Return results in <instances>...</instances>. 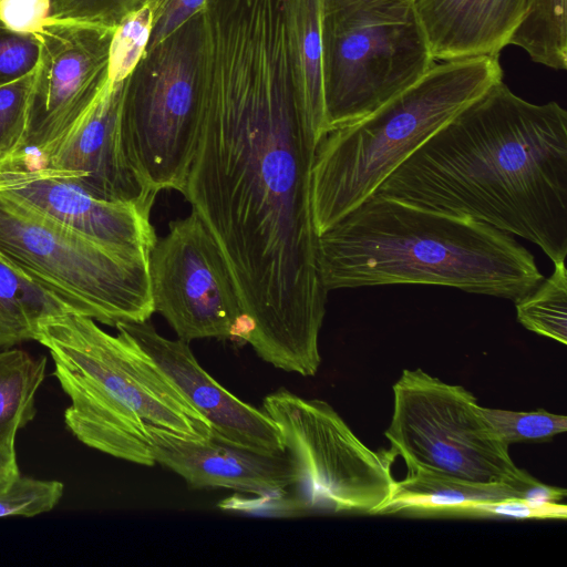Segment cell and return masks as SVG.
<instances>
[{
  "mask_svg": "<svg viewBox=\"0 0 567 567\" xmlns=\"http://www.w3.org/2000/svg\"><path fill=\"white\" fill-rule=\"evenodd\" d=\"M509 44L554 70L567 68V0H527L526 14Z\"/></svg>",
  "mask_w": 567,
  "mask_h": 567,
  "instance_id": "obj_22",
  "label": "cell"
},
{
  "mask_svg": "<svg viewBox=\"0 0 567 567\" xmlns=\"http://www.w3.org/2000/svg\"><path fill=\"white\" fill-rule=\"evenodd\" d=\"M124 81H109L78 120L40 156L42 164L79 174L93 196L152 208V192L132 166L123 142Z\"/></svg>",
  "mask_w": 567,
  "mask_h": 567,
  "instance_id": "obj_13",
  "label": "cell"
},
{
  "mask_svg": "<svg viewBox=\"0 0 567 567\" xmlns=\"http://www.w3.org/2000/svg\"><path fill=\"white\" fill-rule=\"evenodd\" d=\"M60 312L53 298L0 258V349L34 340L39 319Z\"/></svg>",
  "mask_w": 567,
  "mask_h": 567,
  "instance_id": "obj_21",
  "label": "cell"
},
{
  "mask_svg": "<svg viewBox=\"0 0 567 567\" xmlns=\"http://www.w3.org/2000/svg\"><path fill=\"white\" fill-rule=\"evenodd\" d=\"M63 492L64 485L59 481L38 480L20 474L0 491V517H31L50 512L59 503Z\"/></svg>",
  "mask_w": 567,
  "mask_h": 567,
  "instance_id": "obj_27",
  "label": "cell"
},
{
  "mask_svg": "<svg viewBox=\"0 0 567 567\" xmlns=\"http://www.w3.org/2000/svg\"><path fill=\"white\" fill-rule=\"evenodd\" d=\"M321 34L327 132L372 113L436 62L412 6H322Z\"/></svg>",
  "mask_w": 567,
  "mask_h": 567,
  "instance_id": "obj_10",
  "label": "cell"
},
{
  "mask_svg": "<svg viewBox=\"0 0 567 567\" xmlns=\"http://www.w3.org/2000/svg\"><path fill=\"white\" fill-rule=\"evenodd\" d=\"M322 0H292L290 58L296 90L317 141L327 132L323 61Z\"/></svg>",
  "mask_w": 567,
  "mask_h": 567,
  "instance_id": "obj_19",
  "label": "cell"
},
{
  "mask_svg": "<svg viewBox=\"0 0 567 567\" xmlns=\"http://www.w3.org/2000/svg\"><path fill=\"white\" fill-rule=\"evenodd\" d=\"M146 429L155 463L192 488H228L272 501L286 496L298 481L286 451H259L214 433L197 440L147 423Z\"/></svg>",
  "mask_w": 567,
  "mask_h": 567,
  "instance_id": "obj_14",
  "label": "cell"
},
{
  "mask_svg": "<svg viewBox=\"0 0 567 567\" xmlns=\"http://www.w3.org/2000/svg\"><path fill=\"white\" fill-rule=\"evenodd\" d=\"M38 55L35 34L13 31L0 21V85L32 72Z\"/></svg>",
  "mask_w": 567,
  "mask_h": 567,
  "instance_id": "obj_29",
  "label": "cell"
},
{
  "mask_svg": "<svg viewBox=\"0 0 567 567\" xmlns=\"http://www.w3.org/2000/svg\"><path fill=\"white\" fill-rule=\"evenodd\" d=\"M45 368V357L21 349L0 351V452L16 453L18 431L35 416V394Z\"/></svg>",
  "mask_w": 567,
  "mask_h": 567,
  "instance_id": "obj_20",
  "label": "cell"
},
{
  "mask_svg": "<svg viewBox=\"0 0 567 567\" xmlns=\"http://www.w3.org/2000/svg\"><path fill=\"white\" fill-rule=\"evenodd\" d=\"M34 340L51 354L71 400L64 422L83 444L153 466L146 423L190 439L212 435L209 423L121 329L113 336L89 317L60 312L39 319Z\"/></svg>",
  "mask_w": 567,
  "mask_h": 567,
  "instance_id": "obj_4",
  "label": "cell"
},
{
  "mask_svg": "<svg viewBox=\"0 0 567 567\" xmlns=\"http://www.w3.org/2000/svg\"><path fill=\"white\" fill-rule=\"evenodd\" d=\"M318 245L328 291L434 285L515 302L544 279L512 235L380 193L318 235Z\"/></svg>",
  "mask_w": 567,
  "mask_h": 567,
  "instance_id": "obj_3",
  "label": "cell"
},
{
  "mask_svg": "<svg viewBox=\"0 0 567 567\" xmlns=\"http://www.w3.org/2000/svg\"><path fill=\"white\" fill-rule=\"evenodd\" d=\"M50 0H0V21L21 33H37L49 18Z\"/></svg>",
  "mask_w": 567,
  "mask_h": 567,
  "instance_id": "obj_33",
  "label": "cell"
},
{
  "mask_svg": "<svg viewBox=\"0 0 567 567\" xmlns=\"http://www.w3.org/2000/svg\"><path fill=\"white\" fill-rule=\"evenodd\" d=\"M124 331L162 370L187 402L209 423L212 433L266 452H285L279 431L264 410L221 386L198 363L189 342L161 336L146 320L121 322Z\"/></svg>",
  "mask_w": 567,
  "mask_h": 567,
  "instance_id": "obj_15",
  "label": "cell"
},
{
  "mask_svg": "<svg viewBox=\"0 0 567 567\" xmlns=\"http://www.w3.org/2000/svg\"><path fill=\"white\" fill-rule=\"evenodd\" d=\"M115 29L48 18L34 33L33 69L25 150L42 153L91 105L109 79Z\"/></svg>",
  "mask_w": 567,
  "mask_h": 567,
  "instance_id": "obj_12",
  "label": "cell"
},
{
  "mask_svg": "<svg viewBox=\"0 0 567 567\" xmlns=\"http://www.w3.org/2000/svg\"><path fill=\"white\" fill-rule=\"evenodd\" d=\"M19 475L17 454L0 452V491L4 489Z\"/></svg>",
  "mask_w": 567,
  "mask_h": 567,
  "instance_id": "obj_36",
  "label": "cell"
},
{
  "mask_svg": "<svg viewBox=\"0 0 567 567\" xmlns=\"http://www.w3.org/2000/svg\"><path fill=\"white\" fill-rule=\"evenodd\" d=\"M202 11L146 49L125 79L122 133L127 157L148 188L182 193L199 132Z\"/></svg>",
  "mask_w": 567,
  "mask_h": 567,
  "instance_id": "obj_7",
  "label": "cell"
},
{
  "mask_svg": "<svg viewBox=\"0 0 567 567\" xmlns=\"http://www.w3.org/2000/svg\"><path fill=\"white\" fill-rule=\"evenodd\" d=\"M154 312L178 339L246 342L248 327L228 266L195 212L169 224L148 259Z\"/></svg>",
  "mask_w": 567,
  "mask_h": 567,
  "instance_id": "obj_11",
  "label": "cell"
},
{
  "mask_svg": "<svg viewBox=\"0 0 567 567\" xmlns=\"http://www.w3.org/2000/svg\"><path fill=\"white\" fill-rule=\"evenodd\" d=\"M566 494L565 488L547 485L535 478L530 484L524 487L520 493V498L532 502L558 503L565 498Z\"/></svg>",
  "mask_w": 567,
  "mask_h": 567,
  "instance_id": "obj_35",
  "label": "cell"
},
{
  "mask_svg": "<svg viewBox=\"0 0 567 567\" xmlns=\"http://www.w3.org/2000/svg\"><path fill=\"white\" fill-rule=\"evenodd\" d=\"M33 71L0 85V157L25 150Z\"/></svg>",
  "mask_w": 567,
  "mask_h": 567,
  "instance_id": "obj_26",
  "label": "cell"
},
{
  "mask_svg": "<svg viewBox=\"0 0 567 567\" xmlns=\"http://www.w3.org/2000/svg\"><path fill=\"white\" fill-rule=\"evenodd\" d=\"M206 0H143L153 12V28L146 49H150L171 33L193 16L203 10ZM141 4V6H142Z\"/></svg>",
  "mask_w": 567,
  "mask_h": 567,
  "instance_id": "obj_32",
  "label": "cell"
},
{
  "mask_svg": "<svg viewBox=\"0 0 567 567\" xmlns=\"http://www.w3.org/2000/svg\"><path fill=\"white\" fill-rule=\"evenodd\" d=\"M482 411L508 446L515 443H545L567 431L565 415L554 414L544 409L517 412L482 406Z\"/></svg>",
  "mask_w": 567,
  "mask_h": 567,
  "instance_id": "obj_24",
  "label": "cell"
},
{
  "mask_svg": "<svg viewBox=\"0 0 567 567\" xmlns=\"http://www.w3.org/2000/svg\"><path fill=\"white\" fill-rule=\"evenodd\" d=\"M413 0H322L326 8L347 10H379L411 7Z\"/></svg>",
  "mask_w": 567,
  "mask_h": 567,
  "instance_id": "obj_34",
  "label": "cell"
},
{
  "mask_svg": "<svg viewBox=\"0 0 567 567\" xmlns=\"http://www.w3.org/2000/svg\"><path fill=\"white\" fill-rule=\"evenodd\" d=\"M472 515L504 516L520 519H565L567 506L554 502H532L509 497L485 502L474 506Z\"/></svg>",
  "mask_w": 567,
  "mask_h": 567,
  "instance_id": "obj_31",
  "label": "cell"
},
{
  "mask_svg": "<svg viewBox=\"0 0 567 567\" xmlns=\"http://www.w3.org/2000/svg\"><path fill=\"white\" fill-rule=\"evenodd\" d=\"M153 12L147 4L126 14L115 28L110 47L109 81H124L146 51L153 28Z\"/></svg>",
  "mask_w": 567,
  "mask_h": 567,
  "instance_id": "obj_25",
  "label": "cell"
},
{
  "mask_svg": "<svg viewBox=\"0 0 567 567\" xmlns=\"http://www.w3.org/2000/svg\"><path fill=\"white\" fill-rule=\"evenodd\" d=\"M435 61L499 56L526 14L527 0H413Z\"/></svg>",
  "mask_w": 567,
  "mask_h": 567,
  "instance_id": "obj_17",
  "label": "cell"
},
{
  "mask_svg": "<svg viewBox=\"0 0 567 567\" xmlns=\"http://www.w3.org/2000/svg\"><path fill=\"white\" fill-rule=\"evenodd\" d=\"M377 193L486 223L567 255V111L496 82L412 153Z\"/></svg>",
  "mask_w": 567,
  "mask_h": 567,
  "instance_id": "obj_2",
  "label": "cell"
},
{
  "mask_svg": "<svg viewBox=\"0 0 567 567\" xmlns=\"http://www.w3.org/2000/svg\"><path fill=\"white\" fill-rule=\"evenodd\" d=\"M200 132L182 190L228 266L246 342L277 369L315 375L328 290L311 207L318 144L289 51L261 41L205 49Z\"/></svg>",
  "mask_w": 567,
  "mask_h": 567,
  "instance_id": "obj_1",
  "label": "cell"
},
{
  "mask_svg": "<svg viewBox=\"0 0 567 567\" xmlns=\"http://www.w3.org/2000/svg\"><path fill=\"white\" fill-rule=\"evenodd\" d=\"M0 258L65 312L116 327L154 313L150 254L93 240L0 192Z\"/></svg>",
  "mask_w": 567,
  "mask_h": 567,
  "instance_id": "obj_6",
  "label": "cell"
},
{
  "mask_svg": "<svg viewBox=\"0 0 567 567\" xmlns=\"http://www.w3.org/2000/svg\"><path fill=\"white\" fill-rule=\"evenodd\" d=\"M406 476L395 481L393 492L380 514H467L475 505L519 497L513 486L483 484L406 466Z\"/></svg>",
  "mask_w": 567,
  "mask_h": 567,
  "instance_id": "obj_18",
  "label": "cell"
},
{
  "mask_svg": "<svg viewBox=\"0 0 567 567\" xmlns=\"http://www.w3.org/2000/svg\"><path fill=\"white\" fill-rule=\"evenodd\" d=\"M518 322L527 330L567 343V274L565 261L525 297L514 302Z\"/></svg>",
  "mask_w": 567,
  "mask_h": 567,
  "instance_id": "obj_23",
  "label": "cell"
},
{
  "mask_svg": "<svg viewBox=\"0 0 567 567\" xmlns=\"http://www.w3.org/2000/svg\"><path fill=\"white\" fill-rule=\"evenodd\" d=\"M143 0H50L49 18L116 28Z\"/></svg>",
  "mask_w": 567,
  "mask_h": 567,
  "instance_id": "obj_28",
  "label": "cell"
},
{
  "mask_svg": "<svg viewBox=\"0 0 567 567\" xmlns=\"http://www.w3.org/2000/svg\"><path fill=\"white\" fill-rule=\"evenodd\" d=\"M392 390L393 412L384 436L389 451L406 466L508 485L520 493L535 480L514 463L477 398L464 386L405 369Z\"/></svg>",
  "mask_w": 567,
  "mask_h": 567,
  "instance_id": "obj_9",
  "label": "cell"
},
{
  "mask_svg": "<svg viewBox=\"0 0 567 567\" xmlns=\"http://www.w3.org/2000/svg\"><path fill=\"white\" fill-rule=\"evenodd\" d=\"M262 406L298 472L287 512L380 514L395 483L390 451L369 449L323 400L280 389Z\"/></svg>",
  "mask_w": 567,
  "mask_h": 567,
  "instance_id": "obj_8",
  "label": "cell"
},
{
  "mask_svg": "<svg viewBox=\"0 0 567 567\" xmlns=\"http://www.w3.org/2000/svg\"><path fill=\"white\" fill-rule=\"evenodd\" d=\"M502 79L499 56L435 62L372 113L328 131L311 168L317 235L375 194L426 140Z\"/></svg>",
  "mask_w": 567,
  "mask_h": 567,
  "instance_id": "obj_5",
  "label": "cell"
},
{
  "mask_svg": "<svg viewBox=\"0 0 567 567\" xmlns=\"http://www.w3.org/2000/svg\"><path fill=\"white\" fill-rule=\"evenodd\" d=\"M8 192L52 219L115 249L150 254L157 240L150 218L152 208L97 198L72 178H43Z\"/></svg>",
  "mask_w": 567,
  "mask_h": 567,
  "instance_id": "obj_16",
  "label": "cell"
},
{
  "mask_svg": "<svg viewBox=\"0 0 567 567\" xmlns=\"http://www.w3.org/2000/svg\"><path fill=\"white\" fill-rule=\"evenodd\" d=\"M29 152L0 157V192L19 189L39 179L64 177L78 181L79 174L50 166L30 164Z\"/></svg>",
  "mask_w": 567,
  "mask_h": 567,
  "instance_id": "obj_30",
  "label": "cell"
}]
</instances>
